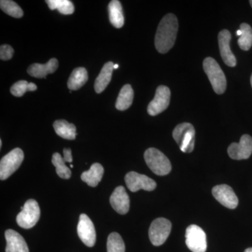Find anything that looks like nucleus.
<instances>
[{
  "instance_id": "obj_1",
  "label": "nucleus",
  "mask_w": 252,
  "mask_h": 252,
  "mask_svg": "<svg viewBox=\"0 0 252 252\" xmlns=\"http://www.w3.org/2000/svg\"><path fill=\"white\" fill-rule=\"evenodd\" d=\"M178 31V21L175 15L167 14L162 18L155 36V46L160 54H166L175 45Z\"/></svg>"
},
{
  "instance_id": "obj_4",
  "label": "nucleus",
  "mask_w": 252,
  "mask_h": 252,
  "mask_svg": "<svg viewBox=\"0 0 252 252\" xmlns=\"http://www.w3.org/2000/svg\"><path fill=\"white\" fill-rule=\"evenodd\" d=\"M195 129L192 124L183 123L176 126L172 136L184 153L193 152L195 146Z\"/></svg>"
},
{
  "instance_id": "obj_36",
  "label": "nucleus",
  "mask_w": 252,
  "mask_h": 252,
  "mask_svg": "<svg viewBox=\"0 0 252 252\" xmlns=\"http://www.w3.org/2000/svg\"><path fill=\"white\" fill-rule=\"evenodd\" d=\"M1 146H2V141L0 140V148H1Z\"/></svg>"
},
{
  "instance_id": "obj_14",
  "label": "nucleus",
  "mask_w": 252,
  "mask_h": 252,
  "mask_svg": "<svg viewBox=\"0 0 252 252\" xmlns=\"http://www.w3.org/2000/svg\"><path fill=\"white\" fill-rule=\"evenodd\" d=\"M231 34L227 30H223L219 33L218 40L220 54L225 64L229 67H235L237 64L236 59L230 48Z\"/></svg>"
},
{
  "instance_id": "obj_27",
  "label": "nucleus",
  "mask_w": 252,
  "mask_h": 252,
  "mask_svg": "<svg viewBox=\"0 0 252 252\" xmlns=\"http://www.w3.org/2000/svg\"><path fill=\"white\" fill-rule=\"evenodd\" d=\"M124 240L119 233H112L107 240V252H125Z\"/></svg>"
},
{
  "instance_id": "obj_28",
  "label": "nucleus",
  "mask_w": 252,
  "mask_h": 252,
  "mask_svg": "<svg viewBox=\"0 0 252 252\" xmlns=\"http://www.w3.org/2000/svg\"><path fill=\"white\" fill-rule=\"evenodd\" d=\"M0 7L4 13L12 17L20 18L23 16V10L14 1L1 0L0 1Z\"/></svg>"
},
{
  "instance_id": "obj_30",
  "label": "nucleus",
  "mask_w": 252,
  "mask_h": 252,
  "mask_svg": "<svg viewBox=\"0 0 252 252\" xmlns=\"http://www.w3.org/2000/svg\"><path fill=\"white\" fill-rule=\"evenodd\" d=\"M14 54V49L8 44H4L0 47V59L2 61H9L12 59Z\"/></svg>"
},
{
  "instance_id": "obj_21",
  "label": "nucleus",
  "mask_w": 252,
  "mask_h": 252,
  "mask_svg": "<svg viewBox=\"0 0 252 252\" xmlns=\"http://www.w3.org/2000/svg\"><path fill=\"white\" fill-rule=\"evenodd\" d=\"M56 134L62 138L73 140L77 135V128L73 124H69L65 120H57L54 124Z\"/></svg>"
},
{
  "instance_id": "obj_17",
  "label": "nucleus",
  "mask_w": 252,
  "mask_h": 252,
  "mask_svg": "<svg viewBox=\"0 0 252 252\" xmlns=\"http://www.w3.org/2000/svg\"><path fill=\"white\" fill-rule=\"evenodd\" d=\"M59 67V61L56 59H51L46 64H39L34 63L31 64L28 69V73L32 77L39 78H46L49 74L56 72Z\"/></svg>"
},
{
  "instance_id": "obj_34",
  "label": "nucleus",
  "mask_w": 252,
  "mask_h": 252,
  "mask_svg": "<svg viewBox=\"0 0 252 252\" xmlns=\"http://www.w3.org/2000/svg\"><path fill=\"white\" fill-rule=\"evenodd\" d=\"M245 252H252V248L247 249Z\"/></svg>"
},
{
  "instance_id": "obj_10",
  "label": "nucleus",
  "mask_w": 252,
  "mask_h": 252,
  "mask_svg": "<svg viewBox=\"0 0 252 252\" xmlns=\"http://www.w3.org/2000/svg\"><path fill=\"white\" fill-rule=\"evenodd\" d=\"M126 186L132 192H137L141 189L152 191L157 188L155 181L144 175L135 172H130L126 175Z\"/></svg>"
},
{
  "instance_id": "obj_31",
  "label": "nucleus",
  "mask_w": 252,
  "mask_h": 252,
  "mask_svg": "<svg viewBox=\"0 0 252 252\" xmlns=\"http://www.w3.org/2000/svg\"><path fill=\"white\" fill-rule=\"evenodd\" d=\"M63 154H64V158H64V161L67 162H72V151H71L70 149H63Z\"/></svg>"
},
{
  "instance_id": "obj_25",
  "label": "nucleus",
  "mask_w": 252,
  "mask_h": 252,
  "mask_svg": "<svg viewBox=\"0 0 252 252\" xmlns=\"http://www.w3.org/2000/svg\"><path fill=\"white\" fill-rule=\"evenodd\" d=\"M51 10H58L61 14H72L74 11V6L69 0H48L46 1Z\"/></svg>"
},
{
  "instance_id": "obj_26",
  "label": "nucleus",
  "mask_w": 252,
  "mask_h": 252,
  "mask_svg": "<svg viewBox=\"0 0 252 252\" xmlns=\"http://www.w3.org/2000/svg\"><path fill=\"white\" fill-rule=\"evenodd\" d=\"M52 163L56 167V172L61 178L64 180L70 178L72 172L70 169L65 165V161L61 157V154L59 153L53 154Z\"/></svg>"
},
{
  "instance_id": "obj_11",
  "label": "nucleus",
  "mask_w": 252,
  "mask_h": 252,
  "mask_svg": "<svg viewBox=\"0 0 252 252\" xmlns=\"http://www.w3.org/2000/svg\"><path fill=\"white\" fill-rule=\"evenodd\" d=\"M77 233L81 241L89 248L96 242V232L92 220L85 214H81L77 225Z\"/></svg>"
},
{
  "instance_id": "obj_8",
  "label": "nucleus",
  "mask_w": 252,
  "mask_h": 252,
  "mask_svg": "<svg viewBox=\"0 0 252 252\" xmlns=\"http://www.w3.org/2000/svg\"><path fill=\"white\" fill-rule=\"evenodd\" d=\"M186 244L193 252H205L207 238L204 230L196 225H190L186 231Z\"/></svg>"
},
{
  "instance_id": "obj_13",
  "label": "nucleus",
  "mask_w": 252,
  "mask_h": 252,
  "mask_svg": "<svg viewBox=\"0 0 252 252\" xmlns=\"http://www.w3.org/2000/svg\"><path fill=\"white\" fill-rule=\"evenodd\" d=\"M212 194L217 201L227 208L235 209L238 206V197L228 185L216 186L212 189Z\"/></svg>"
},
{
  "instance_id": "obj_37",
  "label": "nucleus",
  "mask_w": 252,
  "mask_h": 252,
  "mask_svg": "<svg viewBox=\"0 0 252 252\" xmlns=\"http://www.w3.org/2000/svg\"><path fill=\"white\" fill-rule=\"evenodd\" d=\"M250 5H251L252 7V0H251V1H250Z\"/></svg>"
},
{
  "instance_id": "obj_12",
  "label": "nucleus",
  "mask_w": 252,
  "mask_h": 252,
  "mask_svg": "<svg viewBox=\"0 0 252 252\" xmlns=\"http://www.w3.org/2000/svg\"><path fill=\"white\" fill-rule=\"evenodd\" d=\"M228 154L232 159L244 160L251 157L252 154V137L244 135L239 143H232L228 149Z\"/></svg>"
},
{
  "instance_id": "obj_32",
  "label": "nucleus",
  "mask_w": 252,
  "mask_h": 252,
  "mask_svg": "<svg viewBox=\"0 0 252 252\" xmlns=\"http://www.w3.org/2000/svg\"><path fill=\"white\" fill-rule=\"evenodd\" d=\"M36 89H37V86L34 83H29V86H28L29 91H35Z\"/></svg>"
},
{
  "instance_id": "obj_38",
  "label": "nucleus",
  "mask_w": 252,
  "mask_h": 252,
  "mask_svg": "<svg viewBox=\"0 0 252 252\" xmlns=\"http://www.w3.org/2000/svg\"><path fill=\"white\" fill-rule=\"evenodd\" d=\"M251 85H252V74L251 76Z\"/></svg>"
},
{
  "instance_id": "obj_3",
  "label": "nucleus",
  "mask_w": 252,
  "mask_h": 252,
  "mask_svg": "<svg viewBox=\"0 0 252 252\" xmlns=\"http://www.w3.org/2000/svg\"><path fill=\"white\" fill-rule=\"evenodd\" d=\"M144 159L149 168L156 175H166L171 171L172 165L170 160L158 149L149 148L146 150Z\"/></svg>"
},
{
  "instance_id": "obj_24",
  "label": "nucleus",
  "mask_w": 252,
  "mask_h": 252,
  "mask_svg": "<svg viewBox=\"0 0 252 252\" xmlns=\"http://www.w3.org/2000/svg\"><path fill=\"white\" fill-rule=\"evenodd\" d=\"M240 30L242 34L238 39V45L243 51H248L252 46V28L250 25L243 23L240 25Z\"/></svg>"
},
{
  "instance_id": "obj_39",
  "label": "nucleus",
  "mask_w": 252,
  "mask_h": 252,
  "mask_svg": "<svg viewBox=\"0 0 252 252\" xmlns=\"http://www.w3.org/2000/svg\"><path fill=\"white\" fill-rule=\"evenodd\" d=\"M70 167H71V168H73V165H71Z\"/></svg>"
},
{
  "instance_id": "obj_19",
  "label": "nucleus",
  "mask_w": 252,
  "mask_h": 252,
  "mask_svg": "<svg viewBox=\"0 0 252 252\" xmlns=\"http://www.w3.org/2000/svg\"><path fill=\"white\" fill-rule=\"evenodd\" d=\"M103 175V167L98 162H95L91 165L90 170L83 172L81 179L90 187H95L102 180Z\"/></svg>"
},
{
  "instance_id": "obj_18",
  "label": "nucleus",
  "mask_w": 252,
  "mask_h": 252,
  "mask_svg": "<svg viewBox=\"0 0 252 252\" xmlns=\"http://www.w3.org/2000/svg\"><path fill=\"white\" fill-rule=\"evenodd\" d=\"M114 64L112 62H108L104 64L98 77L94 81V91L97 94H101L105 90L112 79V72L114 70Z\"/></svg>"
},
{
  "instance_id": "obj_2",
  "label": "nucleus",
  "mask_w": 252,
  "mask_h": 252,
  "mask_svg": "<svg viewBox=\"0 0 252 252\" xmlns=\"http://www.w3.org/2000/svg\"><path fill=\"white\" fill-rule=\"evenodd\" d=\"M204 71L211 83L214 91L217 94H223L226 89V79L220 64L212 58L208 57L203 61Z\"/></svg>"
},
{
  "instance_id": "obj_23",
  "label": "nucleus",
  "mask_w": 252,
  "mask_h": 252,
  "mask_svg": "<svg viewBox=\"0 0 252 252\" xmlns=\"http://www.w3.org/2000/svg\"><path fill=\"white\" fill-rule=\"evenodd\" d=\"M134 93L132 86L126 84L122 88L116 102V108L118 110H126L130 107L133 101Z\"/></svg>"
},
{
  "instance_id": "obj_5",
  "label": "nucleus",
  "mask_w": 252,
  "mask_h": 252,
  "mask_svg": "<svg viewBox=\"0 0 252 252\" xmlns=\"http://www.w3.org/2000/svg\"><path fill=\"white\" fill-rule=\"evenodd\" d=\"M40 214L39 204L34 199H30L18 214L16 221L21 228L29 229L36 224L40 218Z\"/></svg>"
},
{
  "instance_id": "obj_9",
  "label": "nucleus",
  "mask_w": 252,
  "mask_h": 252,
  "mask_svg": "<svg viewBox=\"0 0 252 252\" xmlns=\"http://www.w3.org/2000/svg\"><path fill=\"white\" fill-rule=\"evenodd\" d=\"M170 89L165 86H160L157 88L155 97L149 104L147 112L151 116H157L167 108L170 102Z\"/></svg>"
},
{
  "instance_id": "obj_7",
  "label": "nucleus",
  "mask_w": 252,
  "mask_h": 252,
  "mask_svg": "<svg viewBox=\"0 0 252 252\" xmlns=\"http://www.w3.org/2000/svg\"><path fill=\"white\" fill-rule=\"evenodd\" d=\"M171 222L165 218H158L152 222L149 230V236L154 246L165 243L171 232Z\"/></svg>"
},
{
  "instance_id": "obj_35",
  "label": "nucleus",
  "mask_w": 252,
  "mask_h": 252,
  "mask_svg": "<svg viewBox=\"0 0 252 252\" xmlns=\"http://www.w3.org/2000/svg\"><path fill=\"white\" fill-rule=\"evenodd\" d=\"M118 68H119V64H114V69H118Z\"/></svg>"
},
{
  "instance_id": "obj_22",
  "label": "nucleus",
  "mask_w": 252,
  "mask_h": 252,
  "mask_svg": "<svg viewBox=\"0 0 252 252\" xmlns=\"http://www.w3.org/2000/svg\"><path fill=\"white\" fill-rule=\"evenodd\" d=\"M88 72L84 67H77L74 69L67 81L69 90L76 91L81 89L87 82Z\"/></svg>"
},
{
  "instance_id": "obj_6",
  "label": "nucleus",
  "mask_w": 252,
  "mask_h": 252,
  "mask_svg": "<svg viewBox=\"0 0 252 252\" xmlns=\"http://www.w3.org/2000/svg\"><path fill=\"white\" fill-rule=\"evenodd\" d=\"M24 153L20 148L13 149L5 155L0 161V179L5 180L13 175L21 166Z\"/></svg>"
},
{
  "instance_id": "obj_15",
  "label": "nucleus",
  "mask_w": 252,
  "mask_h": 252,
  "mask_svg": "<svg viewBox=\"0 0 252 252\" xmlns=\"http://www.w3.org/2000/svg\"><path fill=\"white\" fill-rule=\"evenodd\" d=\"M111 205L114 210L120 215H126L130 209V198L125 188L122 186L118 187L111 195Z\"/></svg>"
},
{
  "instance_id": "obj_33",
  "label": "nucleus",
  "mask_w": 252,
  "mask_h": 252,
  "mask_svg": "<svg viewBox=\"0 0 252 252\" xmlns=\"http://www.w3.org/2000/svg\"><path fill=\"white\" fill-rule=\"evenodd\" d=\"M237 36H240L242 34V32L240 31V30H238V31H237L236 32Z\"/></svg>"
},
{
  "instance_id": "obj_29",
  "label": "nucleus",
  "mask_w": 252,
  "mask_h": 252,
  "mask_svg": "<svg viewBox=\"0 0 252 252\" xmlns=\"http://www.w3.org/2000/svg\"><path fill=\"white\" fill-rule=\"evenodd\" d=\"M28 86H29V83L28 81H19L15 83L14 85L11 86L10 91H11V94L16 97H22L27 91H29Z\"/></svg>"
},
{
  "instance_id": "obj_20",
  "label": "nucleus",
  "mask_w": 252,
  "mask_h": 252,
  "mask_svg": "<svg viewBox=\"0 0 252 252\" xmlns=\"http://www.w3.org/2000/svg\"><path fill=\"white\" fill-rule=\"evenodd\" d=\"M109 21L112 26L121 28L124 25V16L122 4L118 0H112L108 6Z\"/></svg>"
},
{
  "instance_id": "obj_16",
  "label": "nucleus",
  "mask_w": 252,
  "mask_h": 252,
  "mask_svg": "<svg viewBox=\"0 0 252 252\" xmlns=\"http://www.w3.org/2000/svg\"><path fill=\"white\" fill-rule=\"evenodd\" d=\"M6 252H29L26 240L18 232L9 229L5 232Z\"/></svg>"
}]
</instances>
